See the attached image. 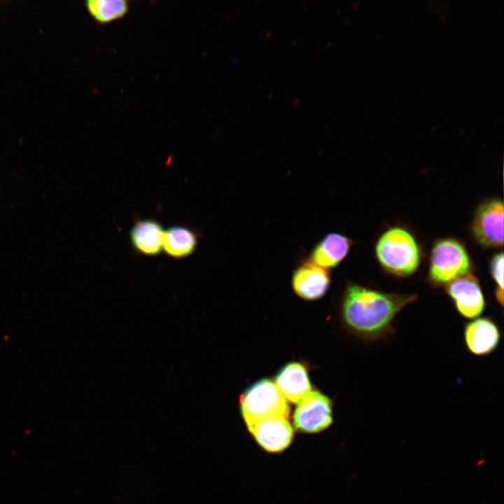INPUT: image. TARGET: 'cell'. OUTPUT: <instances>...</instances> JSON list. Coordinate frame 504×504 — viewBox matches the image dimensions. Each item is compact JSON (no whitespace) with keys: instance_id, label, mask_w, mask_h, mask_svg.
Masks as SVG:
<instances>
[{"instance_id":"cell-1","label":"cell","mask_w":504,"mask_h":504,"mask_svg":"<svg viewBox=\"0 0 504 504\" xmlns=\"http://www.w3.org/2000/svg\"><path fill=\"white\" fill-rule=\"evenodd\" d=\"M416 299L415 294L388 293L351 284L343 295L342 319L358 336L376 341L392 332L398 314Z\"/></svg>"},{"instance_id":"cell-2","label":"cell","mask_w":504,"mask_h":504,"mask_svg":"<svg viewBox=\"0 0 504 504\" xmlns=\"http://www.w3.org/2000/svg\"><path fill=\"white\" fill-rule=\"evenodd\" d=\"M375 255L384 270L399 277L414 274L421 259L414 236L400 227H391L379 237L375 245Z\"/></svg>"},{"instance_id":"cell-8","label":"cell","mask_w":504,"mask_h":504,"mask_svg":"<svg viewBox=\"0 0 504 504\" xmlns=\"http://www.w3.org/2000/svg\"><path fill=\"white\" fill-rule=\"evenodd\" d=\"M256 442L267 451L280 452L292 442L293 430L288 418L275 416L256 422L248 427Z\"/></svg>"},{"instance_id":"cell-6","label":"cell","mask_w":504,"mask_h":504,"mask_svg":"<svg viewBox=\"0 0 504 504\" xmlns=\"http://www.w3.org/2000/svg\"><path fill=\"white\" fill-rule=\"evenodd\" d=\"M332 422L331 402L316 391H310L298 402L293 414L296 429L305 433H317Z\"/></svg>"},{"instance_id":"cell-17","label":"cell","mask_w":504,"mask_h":504,"mask_svg":"<svg viewBox=\"0 0 504 504\" xmlns=\"http://www.w3.org/2000/svg\"><path fill=\"white\" fill-rule=\"evenodd\" d=\"M299 101H300L299 98H298V97H295V99L294 101H293V104H294L295 105H297V104H298Z\"/></svg>"},{"instance_id":"cell-13","label":"cell","mask_w":504,"mask_h":504,"mask_svg":"<svg viewBox=\"0 0 504 504\" xmlns=\"http://www.w3.org/2000/svg\"><path fill=\"white\" fill-rule=\"evenodd\" d=\"M286 400L298 403L312 390L306 368L298 363H290L277 374L274 383Z\"/></svg>"},{"instance_id":"cell-4","label":"cell","mask_w":504,"mask_h":504,"mask_svg":"<svg viewBox=\"0 0 504 504\" xmlns=\"http://www.w3.org/2000/svg\"><path fill=\"white\" fill-rule=\"evenodd\" d=\"M241 411L247 427L271 417L288 418L290 409L276 384L269 379L260 380L241 396Z\"/></svg>"},{"instance_id":"cell-18","label":"cell","mask_w":504,"mask_h":504,"mask_svg":"<svg viewBox=\"0 0 504 504\" xmlns=\"http://www.w3.org/2000/svg\"><path fill=\"white\" fill-rule=\"evenodd\" d=\"M359 6V2H356L353 6V9L355 10L356 8H358Z\"/></svg>"},{"instance_id":"cell-16","label":"cell","mask_w":504,"mask_h":504,"mask_svg":"<svg viewBox=\"0 0 504 504\" xmlns=\"http://www.w3.org/2000/svg\"><path fill=\"white\" fill-rule=\"evenodd\" d=\"M490 272L495 283V297L497 302L503 304V253L495 254L490 262Z\"/></svg>"},{"instance_id":"cell-5","label":"cell","mask_w":504,"mask_h":504,"mask_svg":"<svg viewBox=\"0 0 504 504\" xmlns=\"http://www.w3.org/2000/svg\"><path fill=\"white\" fill-rule=\"evenodd\" d=\"M504 207L502 200L495 198L481 204L476 210L472 232L476 241L487 248L503 245Z\"/></svg>"},{"instance_id":"cell-11","label":"cell","mask_w":504,"mask_h":504,"mask_svg":"<svg viewBox=\"0 0 504 504\" xmlns=\"http://www.w3.org/2000/svg\"><path fill=\"white\" fill-rule=\"evenodd\" d=\"M164 230L157 220L144 218L131 227L130 238L134 250L147 256H156L163 251Z\"/></svg>"},{"instance_id":"cell-3","label":"cell","mask_w":504,"mask_h":504,"mask_svg":"<svg viewBox=\"0 0 504 504\" xmlns=\"http://www.w3.org/2000/svg\"><path fill=\"white\" fill-rule=\"evenodd\" d=\"M471 262L464 246L452 238L438 240L433 245L428 268V279L436 286L470 273Z\"/></svg>"},{"instance_id":"cell-10","label":"cell","mask_w":504,"mask_h":504,"mask_svg":"<svg viewBox=\"0 0 504 504\" xmlns=\"http://www.w3.org/2000/svg\"><path fill=\"white\" fill-rule=\"evenodd\" d=\"M330 284L328 270L312 262L299 266L292 277L293 288L300 298L313 300L325 295Z\"/></svg>"},{"instance_id":"cell-12","label":"cell","mask_w":504,"mask_h":504,"mask_svg":"<svg viewBox=\"0 0 504 504\" xmlns=\"http://www.w3.org/2000/svg\"><path fill=\"white\" fill-rule=\"evenodd\" d=\"M352 241L347 237L330 232L314 247L310 255L312 262L326 269L339 265L347 255Z\"/></svg>"},{"instance_id":"cell-9","label":"cell","mask_w":504,"mask_h":504,"mask_svg":"<svg viewBox=\"0 0 504 504\" xmlns=\"http://www.w3.org/2000/svg\"><path fill=\"white\" fill-rule=\"evenodd\" d=\"M463 337L465 346L471 354L484 356L498 347L500 331L492 318L477 317L465 324Z\"/></svg>"},{"instance_id":"cell-7","label":"cell","mask_w":504,"mask_h":504,"mask_svg":"<svg viewBox=\"0 0 504 504\" xmlns=\"http://www.w3.org/2000/svg\"><path fill=\"white\" fill-rule=\"evenodd\" d=\"M446 292L458 313L465 318H477L486 307L479 282L470 272L447 284Z\"/></svg>"},{"instance_id":"cell-14","label":"cell","mask_w":504,"mask_h":504,"mask_svg":"<svg viewBox=\"0 0 504 504\" xmlns=\"http://www.w3.org/2000/svg\"><path fill=\"white\" fill-rule=\"evenodd\" d=\"M198 236L195 231L183 225H174L164 230L163 251L173 258H185L196 250Z\"/></svg>"},{"instance_id":"cell-15","label":"cell","mask_w":504,"mask_h":504,"mask_svg":"<svg viewBox=\"0 0 504 504\" xmlns=\"http://www.w3.org/2000/svg\"><path fill=\"white\" fill-rule=\"evenodd\" d=\"M85 7L90 15L100 24H106L124 18L130 10L126 0H88Z\"/></svg>"}]
</instances>
